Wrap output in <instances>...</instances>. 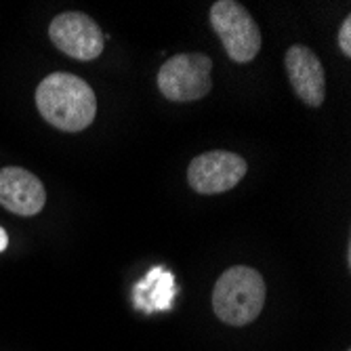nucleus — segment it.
Wrapping results in <instances>:
<instances>
[{"instance_id": "f257e3e1", "label": "nucleus", "mask_w": 351, "mask_h": 351, "mask_svg": "<svg viewBox=\"0 0 351 351\" xmlns=\"http://www.w3.org/2000/svg\"><path fill=\"white\" fill-rule=\"evenodd\" d=\"M36 108L55 129L66 133L84 131L97 114L93 88L74 74H49L36 88Z\"/></svg>"}, {"instance_id": "f03ea898", "label": "nucleus", "mask_w": 351, "mask_h": 351, "mask_svg": "<svg viewBox=\"0 0 351 351\" xmlns=\"http://www.w3.org/2000/svg\"><path fill=\"white\" fill-rule=\"evenodd\" d=\"M265 305V282L259 271L244 265L230 267L213 291V309L221 322L246 326L259 317Z\"/></svg>"}, {"instance_id": "7ed1b4c3", "label": "nucleus", "mask_w": 351, "mask_h": 351, "mask_svg": "<svg viewBox=\"0 0 351 351\" xmlns=\"http://www.w3.org/2000/svg\"><path fill=\"white\" fill-rule=\"evenodd\" d=\"M210 23L230 59L246 63L261 51V32L250 13L236 0H219L210 7Z\"/></svg>"}, {"instance_id": "20e7f679", "label": "nucleus", "mask_w": 351, "mask_h": 351, "mask_svg": "<svg viewBox=\"0 0 351 351\" xmlns=\"http://www.w3.org/2000/svg\"><path fill=\"white\" fill-rule=\"evenodd\" d=\"M213 61L210 57L175 55L158 72V88L171 101H196L210 93Z\"/></svg>"}, {"instance_id": "39448f33", "label": "nucleus", "mask_w": 351, "mask_h": 351, "mask_svg": "<svg viewBox=\"0 0 351 351\" xmlns=\"http://www.w3.org/2000/svg\"><path fill=\"white\" fill-rule=\"evenodd\" d=\"M246 160L232 152H206L196 156L187 169V181L204 196L223 194L236 187L246 175Z\"/></svg>"}, {"instance_id": "423d86ee", "label": "nucleus", "mask_w": 351, "mask_h": 351, "mask_svg": "<svg viewBox=\"0 0 351 351\" xmlns=\"http://www.w3.org/2000/svg\"><path fill=\"white\" fill-rule=\"evenodd\" d=\"M53 45L66 55L93 61L104 53V32L84 13H61L49 25Z\"/></svg>"}, {"instance_id": "0eeeda50", "label": "nucleus", "mask_w": 351, "mask_h": 351, "mask_svg": "<svg viewBox=\"0 0 351 351\" xmlns=\"http://www.w3.org/2000/svg\"><path fill=\"white\" fill-rule=\"evenodd\" d=\"M284 66L297 97L311 108H320L326 97V78L315 53L303 45H295L286 53Z\"/></svg>"}, {"instance_id": "6e6552de", "label": "nucleus", "mask_w": 351, "mask_h": 351, "mask_svg": "<svg viewBox=\"0 0 351 351\" xmlns=\"http://www.w3.org/2000/svg\"><path fill=\"white\" fill-rule=\"evenodd\" d=\"M45 202L47 191L36 175L19 167H7L0 171V204L3 208L21 217H32L45 208Z\"/></svg>"}, {"instance_id": "1a4fd4ad", "label": "nucleus", "mask_w": 351, "mask_h": 351, "mask_svg": "<svg viewBox=\"0 0 351 351\" xmlns=\"http://www.w3.org/2000/svg\"><path fill=\"white\" fill-rule=\"evenodd\" d=\"M175 295H177L175 276L162 265L149 269V274L135 284V305L145 313L169 311L173 307Z\"/></svg>"}, {"instance_id": "9d476101", "label": "nucleus", "mask_w": 351, "mask_h": 351, "mask_svg": "<svg viewBox=\"0 0 351 351\" xmlns=\"http://www.w3.org/2000/svg\"><path fill=\"white\" fill-rule=\"evenodd\" d=\"M339 47L349 57L351 55V17H345L339 29Z\"/></svg>"}, {"instance_id": "9b49d317", "label": "nucleus", "mask_w": 351, "mask_h": 351, "mask_svg": "<svg viewBox=\"0 0 351 351\" xmlns=\"http://www.w3.org/2000/svg\"><path fill=\"white\" fill-rule=\"evenodd\" d=\"M7 246H9V236H7V232L3 228H0V252H3Z\"/></svg>"}]
</instances>
